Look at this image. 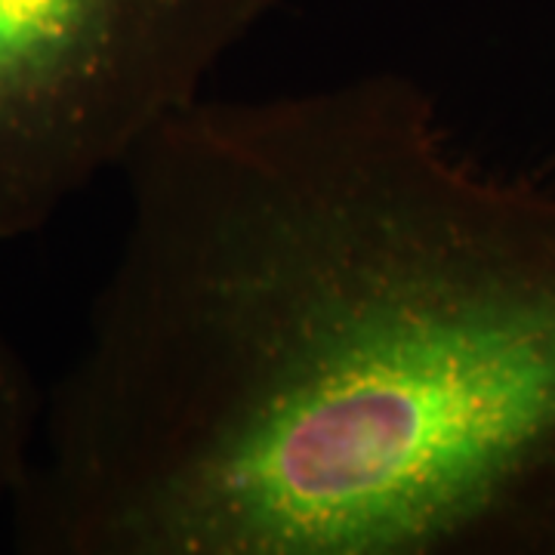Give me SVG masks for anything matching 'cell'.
Returning a JSON list of instances; mask_svg holds the SVG:
<instances>
[{
	"label": "cell",
	"instance_id": "obj_1",
	"mask_svg": "<svg viewBox=\"0 0 555 555\" xmlns=\"http://www.w3.org/2000/svg\"><path fill=\"white\" fill-rule=\"evenodd\" d=\"M7 506L22 555H555V189L408 75L204 96Z\"/></svg>",
	"mask_w": 555,
	"mask_h": 555
},
{
	"label": "cell",
	"instance_id": "obj_2",
	"mask_svg": "<svg viewBox=\"0 0 555 555\" xmlns=\"http://www.w3.org/2000/svg\"><path fill=\"white\" fill-rule=\"evenodd\" d=\"M278 0H0V244L207 96Z\"/></svg>",
	"mask_w": 555,
	"mask_h": 555
},
{
	"label": "cell",
	"instance_id": "obj_3",
	"mask_svg": "<svg viewBox=\"0 0 555 555\" xmlns=\"http://www.w3.org/2000/svg\"><path fill=\"white\" fill-rule=\"evenodd\" d=\"M47 389L0 331V509L13 503L38 454Z\"/></svg>",
	"mask_w": 555,
	"mask_h": 555
}]
</instances>
